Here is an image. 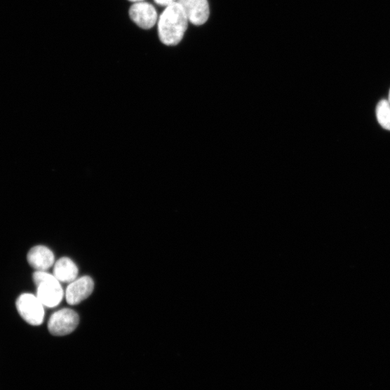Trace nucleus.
Wrapping results in <instances>:
<instances>
[{
    "mask_svg": "<svg viewBox=\"0 0 390 390\" xmlns=\"http://www.w3.org/2000/svg\"><path fill=\"white\" fill-rule=\"evenodd\" d=\"M188 18L177 3L167 6L158 20V33L161 41L167 46H176L184 38Z\"/></svg>",
    "mask_w": 390,
    "mask_h": 390,
    "instance_id": "1",
    "label": "nucleus"
},
{
    "mask_svg": "<svg viewBox=\"0 0 390 390\" xmlns=\"http://www.w3.org/2000/svg\"><path fill=\"white\" fill-rule=\"evenodd\" d=\"M33 279L36 286V297L44 307L53 308L62 302L64 291L60 282L54 275L36 271Z\"/></svg>",
    "mask_w": 390,
    "mask_h": 390,
    "instance_id": "2",
    "label": "nucleus"
},
{
    "mask_svg": "<svg viewBox=\"0 0 390 390\" xmlns=\"http://www.w3.org/2000/svg\"><path fill=\"white\" fill-rule=\"evenodd\" d=\"M16 308L21 318L34 326L43 322L44 306L38 297L32 294H22L16 301Z\"/></svg>",
    "mask_w": 390,
    "mask_h": 390,
    "instance_id": "3",
    "label": "nucleus"
},
{
    "mask_svg": "<svg viewBox=\"0 0 390 390\" xmlns=\"http://www.w3.org/2000/svg\"><path fill=\"white\" fill-rule=\"evenodd\" d=\"M79 324V316L70 309L54 313L48 323V329L55 336H64L74 331Z\"/></svg>",
    "mask_w": 390,
    "mask_h": 390,
    "instance_id": "4",
    "label": "nucleus"
},
{
    "mask_svg": "<svg viewBox=\"0 0 390 390\" xmlns=\"http://www.w3.org/2000/svg\"><path fill=\"white\" fill-rule=\"evenodd\" d=\"M131 20L142 29H151L158 21L156 8L149 3L134 4L129 11Z\"/></svg>",
    "mask_w": 390,
    "mask_h": 390,
    "instance_id": "5",
    "label": "nucleus"
},
{
    "mask_svg": "<svg viewBox=\"0 0 390 390\" xmlns=\"http://www.w3.org/2000/svg\"><path fill=\"white\" fill-rule=\"evenodd\" d=\"M184 11L189 21L195 26H202L210 16L208 0H177Z\"/></svg>",
    "mask_w": 390,
    "mask_h": 390,
    "instance_id": "6",
    "label": "nucleus"
},
{
    "mask_svg": "<svg viewBox=\"0 0 390 390\" xmlns=\"http://www.w3.org/2000/svg\"><path fill=\"white\" fill-rule=\"evenodd\" d=\"M94 289V282L90 277L84 276L69 283L65 297L69 305H76L88 298Z\"/></svg>",
    "mask_w": 390,
    "mask_h": 390,
    "instance_id": "7",
    "label": "nucleus"
},
{
    "mask_svg": "<svg viewBox=\"0 0 390 390\" xmlns=\"http://www.w3.org/2000/svg\"><path fill=\"white\" fill-rule=\"evenodd\" d=\"M27 260L36 271H46L55 261L53 253L44 246H36L31 249Z\"/></svg>",
    "mask_w": 390,
    "mask_h": 390,
    "instance_id": "8",
    "label": "nucleus"
},
{
    "mask_svg": "<svg viewBox=\"0 0 390 390\" xmlns=\"http://www.w3.org/2000/svg\"><path fill=\"white\" fill-rule=\"evenodd\" d=\"M53 275L60 282L71 283L77 279L79 269L74 262L62 257L55 262Z\"/></svg>",
    "mask_w": 390,
    "mask_h": 390,
    "instance_id": "9",
    "label": "nucleus"
},
{
    "mask_svg": "<svg viewBox=\"0 0 390 390\" xmlns=\"http://www.w3.org/2000/svg\"><path fill=\"white\" fill-rule=\"evenodd\" d=\"M376 115L379 125L390 131V102L387 100L379 102L376 109Z\"/></svg>",
    "mask_w": 390,
    "mask_h": 390,
    "instance_id": "10",
    "label": "nucleus"
},
{
    "mask_svg": "<svg viewBox=\"0 0 390 390\" xmlns=\"http://www.w3.org/2000/svg\"><path fill=\"white\" fill-rule=\"evenodd\" d=\"M177 0H154V2L160 6L162 7H167L170 5H172L176 3Z\"/></svg>",
    "mask_w": 390,
    "mask_h": 390,
    "instance_id": "11",
    "label": "nucleus"
},
{
    "mask_svg": "<svg viewBox=\"0 0 390 390\" xmlns=\"http://www.w3.org/2000/svg\"><path fill=\"white\" fill-rule=\"evenodd\" d=\"M129 1L136 4L139 2H143V0H129Z\"/></svg>",
    "mask_w": 390,
    "mask_h": 390,
    "instance_id": "12",
    "label": "nucleus"
},
{
    "mask_svg": "<svg viewBox=\"0 0 390 390\" xmlns=\"http://www.w3.org/2000/svg\"><path fill=\"white\" fill-rule=\"evenodd\" d=\"M388 101H389V102H390V90H389V100H388Z\"/></svg>",
    "mask_w": 390,
    "mask_h": 390,
    "instance_id": "13",
    "label": "nucleus"
}]
</instances>
